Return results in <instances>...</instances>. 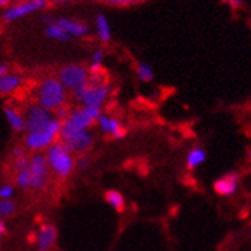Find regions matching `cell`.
I'll use <instances>...</instances> for the list:
<instances>
[{"instance_id":"1","label":"cell","mask_w":251,"mask_h":251,"mask_svg":"<svg viewBox=\"0 0 251 251\" xmlns=\"http://www.w3.org/2000/svg\"><path fill=\"white\" fill-rule=\"evenodd\" d=\"M46 158L51 170L61 179L69 178L71 173L75 170V159L72 152L68 150L63 141H57L49 149H46Z\"/></svg>"},{"instance_id":"2","label":"cell","mask_w":251,"mask_h":251,"mask_svg":"<svg viewBox=\"0 0 251 251\" xmlns=\"http://www.w3.org/2000/svg\"><path fill=\"white\" fill-rule=\"evenodd\" d=\"M66 91L68 89L65 84L58 78L49 77L40 83L39 91H37V100H39V104H42L48 110H55L66 103Z\"/></svg>"},{"instance_id":"3","label":"cell","mask_w":251,"mask_h":251,"mask_svg":"<svg viewBox=\"0 0 251 251\" xmlns=\"http://www.w3.org/2000/svg\"><path fill=\"white\" fill-rule=\"evenodd\" d=\"M60 132H61V121L55 118L45 130L28 133L26 138H25V146L29 150H34V152H40V150L49 149L54 143H57L55 140L57 136H60Z\"/></svg>"},{"instance_id":"4","label":"cell","mask_w":251,"mask_h":251,"mask_svg":"<svg viewBox=\"0 0 251 251\" xmlns=\"http://www.w3.org/2000/svg\"><path fill=\"white\" fill-rule=\"evenodd\" d=\"M110 92V87L104 83L101 84H92L89 83L87 86L81 87V89L72 92L74 98L77 101L83 103V106H98L101 107L103 103L107 100Z\"/></svg>"},{"instance_id":"5","label":"cell","mask_w":251,"mask_h":251,"mask_svg":"<svg viewBox=\"0 0 251 251\" xmlns=\"http://www.w3.org/2000/svg\"><path fill=\"white\" fill-rule=\"evenodd\" d=\"M25 120H26V132L32 133V132H40L49 127V124L55 120V117L51 114V110H48L46 107L37 103V104L28 106Z\"/></svg>"},{"instance_id":"6","label":"cell","mask_w":251,"mask_h":251,"mask_svg":"<svg viewBox=\"0 0 251 251\" xmlns=\"http://www.w3.org/2000/svg\"><path fill=\"white\" fill-rule=\"evenodd\" d=\"M58 80L65 84L66 89L75 92L81 87L89 84V74L83 66L78 65H68L63 66L58 72Z\"/></svg>"},{"instance_id":"7","label":"cell","mask_w":251,"mask_h":251,"mask_svg":"<svg viewBox=\"0 0 251 251\" xmlns=\"http://www.w3.org/2000/svg\"><path fill=\"white\" fill-rule=\"evenodd\" d=\"M49 162L46 155L34 153L31 156V172H32V190L43 192L49 182Z\"/></svg>"},{"instance_id":"8","label":"cell","mask_w":251,"mask_h":251,"mask_svg":"<svg viewBox=\"0 0 251 251\" xmlns=\"http://www.w3.org/2000/svg\"><path fill=\"white\" fill-rule=\"evenodd\" d=\"M94 118L87 115V112L81 107V109H75L72 110L69 117L61 123V132H60V138L69 136L71 133L77 132V130H86L89 129L94 124Z\"/></svg>"},{"instance_id":"9","label":"cell","mask_w":251,"mask_h":251,"mask_svg":"<svg viewBox=\"0 0 251 251\" xmlns=\"http://www.w3.org/2000/svg\"><path fill=\"white\" fill-rule=\"evenodd\" d=\"M49 0H28V2H19L16 5H11L3 12V20L5 22H14L19 19H23L32 12L42 11L48 6Z\"/></svg>"},{"instance_id":"10","label":"cell","mask_w":251,"mask_h":251,"mask_svg":"<svg viewBox=\"0 0 251 251\" xmlns=\"http://www.w3.org/2000/svg\"><path fill=\"white\" fill-rule=\"evenodd\" d=\"M63 144L68 147V150H71L72 153H84L91 149V146L94 144V136L89 130H77L71 133L69 136L63 138Z\"/></svg>"},{"instance_id":"11","label":"cell","mask_w":251,"mask_h":251,"mask_svg":"<svg viewBox=\"0 0 251 251\" xmlns=\"http://www.w3.org/2000/svg\"><path fill=\"white\" fill-rule=\"evenodd\" d=\"M16 184L22 190H28L32 187V172H31V158L28 155H23L16 158Z\"/></svg>"},{"instance_id":"12","label":"cell","mask_w":251,"mask_h":251,"mask_svg":"<svg viewBox=\"0 0 251 251\" xmlns=\"http://www.w3.org/2000/svg\"><path fill=\"white\" fill-rule=\"evenodd\" d=\"M237 188H239V173L237 172L225 173L213 184V190L219 196H233L237 193Z\"/></svg>"},{"instance_id":"13","label":"cell","mask_w":251,"mask_h":251,"mask_svg":"<svg viewBox=\"0 0 251 251\" xmlns=\"http://www.w3.org/2000/svg\"><path fill=\"white\" fill-rule=\"evenodd\" d=\"M57 241V227L52 224H43L37 233V250L49 251Z\"/></svg>"},{"instance_id":"14","label":"cell","mask_w":251,"mask_h":251,"mask_svg":"<svg viewBox=\"0 0 251 251\" xmlns=\"http://www.w3.org/2000/svg\"><path fill=\"white\" fill-rule=\"evenodd\" d=\"M98 127L103 133H107L110 135L112 138H115V140H123L126 136V129L121 126V123L117 120V118H112V117H107V115H101L98 118Z\"/></svg>"},{"instance_id":"15","label":"cell","mask_w":251,"mask_h":251,"mask_svg":"<svg viewBox=\"0 0 251 251\" xmlns=\"http://www.w3.org/2000/svg\"><path fill=\"white\" fill-rule=\"evenodd\" d=\"M55 23L60 25L71 37H84L89 32V28H87L84 23L74 20V19H58Z\"/></svg>"},{"instance_id":"16","label":"cell","mask_w":251,"mask_h":251,"mask_svg":"<svg viewBox=\"0 0 251 251\" xmlns=\"http://www.w3.org/2000/svg\"><path fill=\"white\" fill-rule=\"evenodd\" d=\"M3 112H5V117H6V121L9 124V127L12 130H14V132L26 130V120H25V117L22 114H19V112L14 107L6 106Z\"/></svg>"},{"instance_id":"17","label":"cell","mask_w":251,"mask_h":251,"mask_svg":"<svg viewBox=\"0 0 251 251\" xmlns=\"http://www.w3.org/2000/svg\"><path fill=\"white\" fill-rule=\"evenodd\" d=\"M22 84V78L17 74H6L0 77V94L2 95H9L14 91H17Z\"/></svg>"},{"instance_id":"18","label":"cell","mask_w":251,"mask_h":251,"mask_svg":"<svg viewBox=\"0 0 251 251\" xmlns=\"http://www.w3.org/2000/svg\"><path fill=\"white\" fill-rule=\"evenodd\" d=\"M207 161V152L202 147H195L185 156V167L188 170H195L196 167L202 166Z\"/></svg>"},{"instance_id":"19","label":"cell","mask_w":251,"mask_h":251,"mask_svg":"<svg viewBox=\"0 0 251 251\" xmlns=\"http://www.w3.org/2000/svg\"><path fill=\"white\" fill-rule=\"evenodd\" d=\"M95 28H97V34L98 39L101 42H110L112 39V31H110V25L109 20L104 14H98L97 20H95Z\"/></svg>"},{"instance_id":"20","label":"cell","mask_w":251,"mask_h":251,"mask_svg":"<svg viewBox=\"0 0 251 251\" xmlns=\"http://www.w3.org/2000/svg\"><path fill=\"white\" fill-rule=\"evenodd\" d=\"M46 35L49 37V39H52V40H57V42H69L72 37L63 29L60 25H57L55 22L52 23H49L48 25V28H46Z\"/></svg>"},{"instance_id":"21","label":"cell","mask_w":251,"mask_h":251,"mask_svg":"<svg viewBox=\"0 0 251 251\" xmlns=\"http://www.w3.org/2000/svg\"><path fill=\"white\" fill-rule=\"evenodd\" d=\"M104 199L106 202L114 208L115 211H123L124 208V198L118 190H107L104 193Z\"/></svg>"},{"instance_id":"22","label":"cell","mask_w":251,"mask_h":251,"mask_svg":"<svg viewBox=\"0 0 251 251\" xmlns=\"http://www.w3.org/2000/svg\"><path fill=\"white\" fill-rule=\"evenodd\" d=\"M153 69L147 63H138L136 65V77L140 78L141 81L147 83V81H152L153 80Z\"/></svg>"},{"instance_id":"23","label":"cell","mask_w":251,"mask_h":251,"mask_svg":"<svg viewBox=\"0 0 251 251\" xmlns=\"http://www.w3.org/2000/svg\"><path fill=\"white\" fill-rule=\"evenodd\" d=\"M16 211H17V205L14 201H11V199L0 201V216H2V219L14 216Z\"/></svg>"},{"instance_id":"24","label":"cell","mask_w":251,"mask_h":251,"mask_svg":"<svg viewBox=\"0 0 251 251\" xmlns=\"http://www.w3.org/2000/svg\"><path fill=\"white\" fill-rule=\"evenodd\" d=\"M89 166H91V158L87 155H80L77 159H75V169L80 170V172L86 170Z\"/></svg>"},{"instance_id":"25","label":"cell","mask_w":251,"mask_h":251,"mask_svg":"<svg viewBox=\"0 0 251 251\" xmlns=\"http://www.w3.org/2000/svg\"><path fill=\"white\" fill-rule=\"evenodd\" d=\"M71 112H72V110H69V107H68L66 104H63V106H60L58 109H55V110H54V117L63 123V121H65V120L69 117Z\"/></svg>"},{"instance_id":"26","label":"cell","mask_w":251,"mask_h":251,"mask_svg":"<svg viewBox=\"0 0 251 251\" xmlns=\"http://www.w3.org/2000/svg\"><path fill=\"white\" fill-rule=\"evenodd\" d=\"M14 196V187L9 184H3L0 187V199H11Z\"/></svg>"},{"instance_id":"27","label":"cell","mask_w":251,"mask_h":251,"mask_svg":"<svg viewBox=\"0 0 251 251\" xmlns=\"http://www.w3.org/2000/svg\"><path fill=\"white\" fill-rule=\"evenodd\" d=\"M104 60V52L101 51V49H97V51L92 54V61L94 63H103Z\"/></svg>"},{"instance_id":"28","label":"cell","mask_w":251,"mask_h":251,"mask_svg":"<svg viewBox=\"0 0 251 251\" xmlns=\"http://www.w3.org/2000/svg\"><path fill=\"white\" fill-rule=\"evenodd\" d=\"M106 2L112 5H127L132 2H141V0H106Z\"/></svg>"},{"instance_id":"29","label":"cell","mask_w":251,"mask_h":251,"mask_svg":"<svg viewBox=\"0 0 251 251\" xmlns=\"http://www.w3.org/2000/svg\"><path fill=\"white\" fill-rule=\"evenodd\" d=\"M231 8H234V9H237V8H241L242 5H244V0H225Z\"/></svg>"},{"instance_id":"30","label":"cell","mask_w":251,"mask_h":251,"mask_svg":"<svg viewBox=\"0 0 251 251\" xmlns=\"http://www.w3.org/2000/svg\"><path fill=\"white\" fill-rule=\"evenodd\" d=\"M12 153H14V156H16V158H19V156L26 155V150H25L23 147H16L14 150H12Z\"/></svg>"},{"instance_id":"31","label":"cell","mask_w":251,"mask_h":251,"mask_svg":"<svg viewBox=\"0 0 251 251\" xmlns=\"http://www.w3.org/2000/svg\"><path fill=\"white\" fill-rule=\"evenodd\" d=\"M6 233V224H5V219H0V236H5Z\"/></svg>"},{"instance_id":"32","label":"cell","mask_w":251,"mask_h":251,"mask_svg":"<svg viewBox=\"0 0 251 251\" xmlns=\"http://www.w3.org/2000/svg\"><path fill=\"white\" fill-rule=\"evenodd\" d=\"M6 74H9V68L6 65H0V77H2V75H6Z\"/></svg>"},{"instance_id":"33","label":"cell","mask_w":251,"mask_h":251,"mask_svg":"<svg viewBox=\"0 0 251 251\" xmlns=\"http://www.w3.org/2000/svg\"><path fill=\"white\" fill-rule=\"evenodd\" d=\"M11 3H12V0H0V5H2V6H8Z\"/></svg>"},{"instance_id":"34","label":"cell","mask_w":251,"mask_h":251,"mask_svg":"<svg viewBox=\"0 0 251 251\" xmlns=\"http://www.w3.org/2000/svg\"><path fill=\"white\" fill-rule=\"evenodd\" d=\"M52 3H57V5H60V3H66V2H69V0H51Z\"/></svg>"},{"instance_id":"35","label":"cell","mask_w":251,"mask_h":251,"mask_svg":"<svg viewBox=\"0 0 251 251\" xmlns=\"http://www.w3.org/2000/svg\"><path fill=\"white\" fill-rule=\"evenodd\" d=\"M248 158H251V150H250V152H248Z\"/></svg>"},{"instance_id":"36","label":"cell","mask_w":251,"mask_h":251,"mask_svg":"<svg viewBox=\"0 0 251 251\" xmlns=\"http://www.w3.org/2000/svg\"><path fill=\"white\" fill-rule=\"evenodd\" d=\"M20 2H28V0H20Z\"/></svg>"},{"instance_id":"37","label":"cell","mask_w":251,"mask_h":251,"mask_svg":"<svg viewBox=\"0 0 251 251\" xmlns=\"http://www.w3.org/2000/svg\"><path fill=\"white\" fill-rule=\"evenodd\" d=\"M250 239H251V230H250Z\"/></svg>"}]
</instances>
